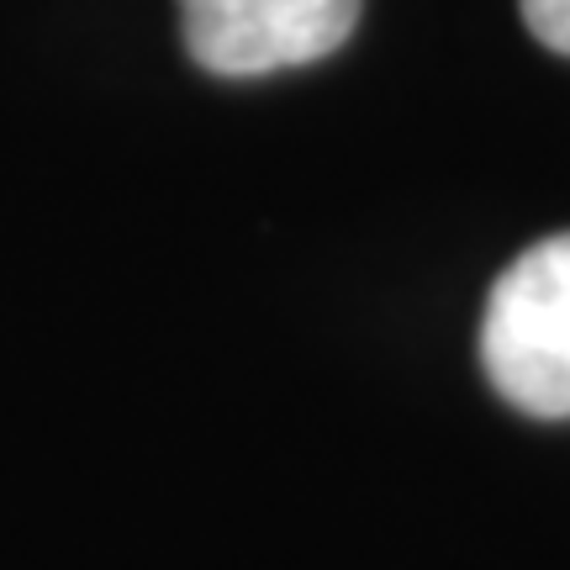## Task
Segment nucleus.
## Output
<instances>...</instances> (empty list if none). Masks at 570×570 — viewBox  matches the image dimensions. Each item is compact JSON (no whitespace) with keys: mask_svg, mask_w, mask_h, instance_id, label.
<instances>
[{"mask_svg":"<svg viewBox=\"0 0 570 570\" xmlns=\"http://www.w3.org/2000/svg\"><path fill=\"white\" fill-rule=\"evenodd\" d=\"M487 381L529 417H570V233H550L512 259L481 317Z\"/></svg>","mask_w":570,"mask_h":570,"instance_id":"1","label":"nucleus"},{"mask_svg":"<svg viewBox=\"0 0 570 570\" xmlns=\"http://www.w3.org/2000/svg\"><path fill=\"white\" fill-rule=\"evenodd\" d=\"M365 0H180V38L206 75L259 80L338 53Z\"/></svg>","mask_w":570,"mask_h":570,"instance_id":"2","label":"nucleus"},{"mask_svg":"<svg viewBox=\"0 0 570 570\" xmlns=\"http://www.w3.org/2000/svg\"><path fill=\"white\" fill-rule=\"evenodd\" d=\"M523 6V21H529V32L550 53H566L570 59V0H518Z\"/></svg>","mask_w":570,"mask_h":570,"instance_id":"3","label":"nucleus"}]
</instances>
